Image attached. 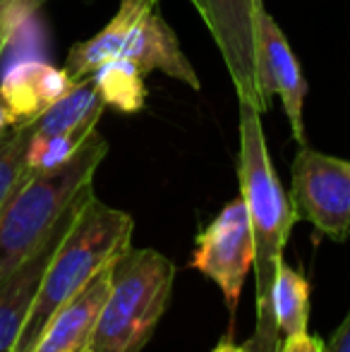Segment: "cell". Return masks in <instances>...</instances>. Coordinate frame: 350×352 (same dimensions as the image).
<instances>
[{"mask_svg": "<svg viewBox=\"0 0 350 352\" xmlns=\"http://www.w3.org/2000/svg\"><path fill=\"white\" fill-rule=\"evenodd\" d=\"M36 135V120L14 125L0 137V209L27 173V148Z\"/></svg>", "mask_w": 350, "mask_h": 352, "instance_id": "17", "label": "cell"}, {"mask_svg": "<svg viewBox=\"0 0 350 352\" xmlns=\"http://www.w3.org/2000/svg\"><path fill=\"white\" fill-rule=\"evenodd\" d=\"M10 130V122H8V118H5V113H3V108H0V137L5 135V132Z\"/></svg>", "mask_w": 350, "mask_h": 352, "instance_id": "24", "label": "cell"}, {"mask_svg": "<svg viewBox=\"0 0 350 352\" xmlns=\"http://www.w3.org/2000/svg\"><path fill=\"white\" fill-rule=\"evenodd\" d=\"M17 27H19V19H10V22H5L3 27H0V60H3L5 48L10 46V41H12V36H14V29Z\"/></svg>", "mask_w": 350, "mask_h": 352, "instance_id": "22", "label": "cell"}, {"mask_svg": "<svg viewBox=\"0 0 350 352\" xmlns=\"http://www.w3.org/2000/svg\"><path fill=\"white\" fill-rule=\"evenodd\" d=\"M106 153L108 142L96 130L67 163L34 175L24 173L0 209V280L46 242L67 206L94 182Z\"/></svg>", "mask_w": 350, "mask_h": 352, "instance_id": "3", "label": "cell"}, {"mask_svg": "<svg viewBox=\"0 0 350 352\" xmlns=\"http://www.w3.org/2000/svg\"><path fill=\"white\" fill-rule=\"evenodd\" d=\"M257 34H259V74H262V91L266 101L271 96H278L283 101V111L288 116L290 130L300 146H305V122L303 106L307 96V82L300 70V63L290 48L285 34L266 12L262 5L257 12Z\"/></svg>", "mask_w": 350, "mask_h": 352, "instance_id": "9", "label": "cell"}, {"mask_svg": "<svg viewBox=\"0 0 350 352\" xmlns=\"http://www.w3.org/2000/svg\"><path fill=\"white\" fill-rule=\"evenodd\" d=\"M190 266L221 287L226 307L230 314H235L248 274L254 269L252 226L243 197L228 201L199 232Z\"/></svg>", "mask_w": 350, "mask_h": 352, "instance_id": "7", "label": "cell"}, {"mask_svg": "<svg viewBox=\"0 0 350 352\" xmlns=\"http://www.w3.org/2000/svg\"><path fill=\"white\" fill-rule=\"evenodd\" d=\"M274 316L285 338L307 333L309 321V283L293 266H278L274 283Z\"/></svg>", "mask_w": 350, "mask_h": 352, "instance_id": "15", "label": "cell"}, {"mask_svg": "<svg viewBox=\"0 0 350 352\" xmlns=\"http://www.w3.org/2000/svg\"><path fill=\"white\" fill-rule=\"evenodd\" d=\"M89 140V137H87ZM85 140V142H87ZM75 135H58V137H32V144L27 148V173H46L53 168L67 163L75 156L77 148L85 144Z\"/></svg>", "mask_w": 350, "mask_h": 352, "instance_id": "18", "label": "cell"}, {"mask_svg": "<svg viewBox=\"0 0 350 352\" xmlns=\"http://www.w3.org/2000/svg\"><path fill=\"white\" fill-rule=\"evenodd\" d=\"M211 352H248V348H245V345H235L230 338H226V340H221Z\"/></svg>", "mask_w": 350, "mask_h": 352, "instance_id": "23", "label": "cell"}, {"mask_svg": "<svg viewBox=\"0 0 350 352\" xmlns=\"http://www.w3.org/2000/svg\"><path fill=\"white\" fill-rule=\"evenodd\" d=\"M94 195L96 192H94V182H91L67 206V211L61 216L58 226L46 237V242L29 259H24L8 278L0 280V352H12L19 333H22L24 321H27L29 311L34 307V300H36L39 290H41L43 276H46V269L51 264L53 254L58 252V247L65 240L75 218L80 216V211L85 209V204Z\"/></svg>", "mask_w": 350, "mask_h": 352, "instance_id": "8", "label": "cell"}, {"mask_svg": "<svg viewBox=\"0 0 350 352\" xmlns=\"http://www.w3.org/2000/svg\"><path fill=\"white\" fill-rule=\"evenodd\" d=\"M65 67H53L39 58H24L5 67L0 77V108L10 127L34 122L56 101L75 89Z\"/></svg>", "mask_w": 350, "mask_h": 352, "instance_id": "10", "label": "cell"}, {"mask_svg": "<svg viewBox=\"0 0 350 352\" xmlns=\"http://www.w3.org/2000/svg\"><path fill=\"white\" fill-rule=\"evenodd\" d=\"M159 5V0H120V8L113 14V19L101 29L98 34H94L91 38L72 46L70 56H67L65 70L75 82L89 79L96 70H101L103 65L122 58L127 41H130L132 32L137 29V24Z\"/></svg>", "mask_w": 350, "mask_h": 352, "instance_id": "13", "label": "cell"}, {"mask_svg": "<svg viewBox=\"0 0 350 352\" xmlns=\"http://www.w3.org/2000/svg\"><path fill=\"white\" fill-rule=\"evenodd\" d=\"M39 3L41 0H0V27L10 19L24 22L39 8Z\"/></svg>", "mask_w": 350, "mask_h": 352, "instance_id": "19", "label": "cell"}, {"mask_svg": "<svg viewBox=\"0 0 350 352\" xmlns=\"http://www.w3.org/2000/svg\"><path fill=\"white\" fill-rule=\"evenodd\" d=\"M122 58H127L144 74L159 70L168 74L171 79H175V82L187 84L195 91H199L201 87L195 67L190 65L187 56L182 53L180 41H177L175 32L164 19L159 5L137 24L125 51H122Z\"/></svg>", "mask_w": 350, "mask_h": 352, "instance_id": "12", "label": "cell"}, {"mask_svg": "<svg viewBox=\"0 0 350 352\" xmlns=\"http://www.w3.org/2000/svg\"><path fill=\"white\" fill-rule=\"evenodd\" d=\"M132 230L135 221L130 213L103 204L96 195L87 201L48 264L41 290L12 352H32L36 348L56 311L132 245Z\"/></svg>", "mask_w": 350, "mask_h": 352, "instance_id": "2", "label": "cell"}, {"mask_svg": "<svg viewBox=\"0 0 350 352\" xmlns=\"http://www.w3.org/2000/svg\"><path fill=\"white\" fill-rule=\"evenodd\" d=\"M278 352H327V348H324V343L317 336L303 333V336H293V338H285Z\"/></svg>", "mask_w": 350, "mask_h": 352, "instance_id": "20", "label": "cell"}, {"mask_svg": "<svg viewBox=\"0 0 350 352\" xmlns=\"http://www.w3.org/2000/svg\"><path fill=\"white\" fill-rule=\"evenodd\" d=\"M175 264L156 250L127 247L111 264V287L89 352H142L171 302Z\"/></svg>", "mask_w": 350, "mask_h": 352, "instance_id": "4", "label": "cell"}, {"mask_svg": "<svg viewBox=\"0 0 350 352\" xmlns=\"http://www.w3.org/2000/svg\"><path fill=\"white\" fill-rule=\"evenodd\" d=\"M327 352H350V309H348L346 319L341 321V326L336 329V333L329 340Z\"/></svg>", "mask_w": 350, "mask_h": 352, "instance_id": "21", "label": "cell"}, {"mask_svg": "<svg viewBox=\"0 0 350 352\" xmlns=\"http://www.w3.org/2000/svg\"><path fill=\"white\" fill-rule=\"evenodd\" d=\"M295 216L309 221L333 242L350 237V161L300 146L290 187Z\"/></svg>", "mask_w": 350, "mask_h": 352, "instance_id": "6", "label": "cell"}, {"mask_svg": "<svg viewBox=\"0 0 350 352\" xmlns=\"http://www.w3.org/2000/svg\"><path fill=\"white\" fill-rule=\"evenodd\" d=\"M144 77L146 74L137 65H132L127 58H118L91 74L94 87L103 98V103L120 113H140L144 108Z\"/></svg>", "mask_w": 350, "mask_h": 352, "instance_id": "16", "label": "cell"}, {"mask_svg": "<svg viewBox=\"0 0 350 352\" xmlns=\"http://www.w3.org/2000/svg\"><path fill=\"white\" fill-rule=\"evenodd\" d=\"M206 24L230 82L238 94V101L252 103L259 113L269 111L271 103L262 91L259 74V34L257 12L264 0H190Z\"/></svg>", "mask_w": 350, "mask_h": 352, "instance_id": "5", "label": "cell"}, {"mask_svg": "<svg viewBox=\"0 0 350 352\" xmlns=\"http://www.w3.org/2000/svg\"><path fill=\"white\" fill-rule=\"evenodd\" d=\"M240 108V192L248 206L254 240V321L252 338L245 343L248 352H278L281 331L274 316V283L283 264V250L295 221L293 201L285 197L276 168L271 163L262 116L252 103L238 101Z\"/></svg>", "mask_w": 350, "mask_h": 352, "instance_id": "1", "label": "cell"}, {"mask_svg": "<svg viewBox=\"0 0 350 352\" xmlns=\"http://www.w3.org/2000/svg\"><path fill=\"white\" fill-rule=\"evenodd\" d=\"M111 264L103 266L70 302L56 311L32 352H89L111 287Z\"/></svg>", "mask_w": 350, "mask_h": 352, "instance_id": "11", "label": "cell"}, {"mask_svg": "<svg viewBox=\"0 0 350 352\" xmlns=\"http://www.w3.org/2000/svg\"><path fill=\"white\" fill-rule=\"evenodd\" d=\"M103 98L98 96L94 79H82L75 84L70 94L56 101L41 118L36 120V137H58V135H75L85 142L103 116Z\"/></svg>", "mask_w": 350, "mask_h": 352, "instance_id": "14", "label": "cell"}]
</instances>
